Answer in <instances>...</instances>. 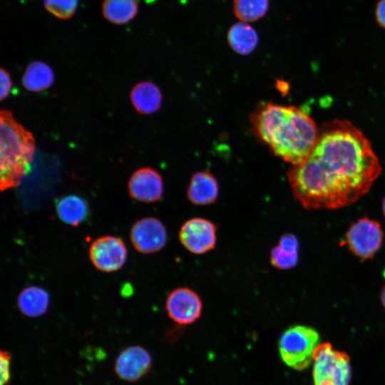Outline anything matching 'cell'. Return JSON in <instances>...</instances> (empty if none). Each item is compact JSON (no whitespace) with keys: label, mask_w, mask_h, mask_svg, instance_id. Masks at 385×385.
Returning a JSON list of instances; mask_svg holds the SVG:
<instances>
[{"label":"cell","mask_w":385,"mask_h":385,"mask_svg":"<svg viewBox=\"0 0 385 385\" xmlns=\"http://www.w3.org/2000/svg\"><path fill=\"white\" fill-rule=\"evenodd\" d=\"M381 172L362 132L346 120L324 123L317 142L287 175L297 202L308 210L349 206L370 190Z\"/></svg>","instance_id":"cell-1"},{"label":"cell","mask_w":385,"mask_h":385,"mask_svg":"<svg viewBox=\"0 0 385 385\" xmlns=\"http://www.w3.org/2000/svg\"><path fill=\"white\" fill-rule=\"evenodd\" d=\"M250 120L255 137L274 155L292 165L306 160L320 133L307 113L292 106L261 102Z\"/></svg>","instance_id":"cell-2"},{"label":"cell","mask_w":385,"mask_h":385,"mask_svg":"<svg viewBox=\"0 0 385 385\" xmlns=\"http://www.w3.org/2000/svg\"><path fill=\"white\" fill-rule=\"evenodd\" d=\"M35 140L9 110L0 113L1 190L19 185L29 172L35 153Z\"/></svg>","instance_id":"cell-3"},{"label":"cell","mask_w":385,"mask_h":385,"mask_svg":"<svg viewBox=\"0 0 385 385\" xmlns=\"http://www.w3.org/2000/svg\"><path fill=\"white\" fill-rule=\"evenodd\" d=\"M319 335L312 327L294 325L286 329L279 341V352L283 362L297 371L307 369L313 361Z\"/></svg>","instance_id":"cell-4"},{"label":"cell","mask_w":385,"mask_h":385,"mask_svg":"<svg viewBox=\"0 0 385 385\" xmlns=\"http://www.w3.org/2000/svg\"><path fill=\"white\" fill-rule=\"evenodd\" d=\"M351 374L349 356L345 352L328 342L317 346L313 353L314 385H349Z\"/></svg>","instance_id":"cell-5"},{"label":"cell","mask_w":385,"mask_h":385,"mask_svg":"<svg viewBox=\"0 0 385 385\" xmlns=\"http://www.w3.org/2000/svg\"><path fill=\"white\" fill-rule=\"evenodd\" d=\"M384 232L380 223L367 217L354 221L344 236L349 250L361 260L372 258L380 250Z\"/></svg>","instance_id":"cell-6"},{"label":"cell","mask_w":385,"mask_h":385,"mask_svg":"<svg viewBox=\"0 0 385 385\" xmlns=\"http://www.w3.org/2000/svg\"><path fill=\"white\" fill-rule=\"evenodd\" d=\"M217 231V227L212 221L202 217H193L182 225L179 240L190 252L202 255L215 248Z\"/></svg>","instance_id":"cell-7"},{"label":"cell","mask_w":385,"mask_h":385,"mask_svg":"<svg viewBox=\"0 0 385 385\" xmlns=\"http://www.w3.org/2000/svg\"><path fill=\"white\" fill-rule=\"evenodd\" d=\"M165 309L174 322L180 325H190L200 317L202 302L198 294L192 289L179 287L168 295Z\"/></svg>","instance_id":"cell-8"},{"label":"cell","mask_w":385,"mask_h":385,"mask_svg":"<svg viewBox=\"0 0 385 385\" xmlns=\"http://www.w3.org/2000/svg\"><path fill=\"white\" fill-rule=\"evenodd\" d=\"M127 248L123 241L115 236L96 239L89 249V257L99 270L111 272L120 270L127 259Z\"/></svg>","instance_id":"cell-9"},{"label":"cell","mask_w":385,"mask_h":385,"mask_svg":"<svg viewBox=\"0 0 385 385\" xmlns=\"http://www.w3.org/2000/svg\"><path fill=\"white\" fill-rule=\"evenodd\" d=\"M130 237L136 250L145 254L153 253L165 247L167 231L160 220L148 217L133 224Z\"/></svg>","instance_id":"cell-10"},{"label":"cell","mask_w":385,"mask_h":385,"mask_svg":"<svg viewBox=\"0 0 385 385\" xmlns=\"http://www.w3.org/2000/svg\"><path fill=\"white\" fill-rule=\"evenodd\" d=\"M152 367V358L147 349L139 345L130 346L118 356L114 371L121 379L133 382L147 374Z\"/></svg>","instance_id":"cell-11"},{"label":"cell","mask_w":385,"mask_h":385,"mask_svg":"<svg viewBox=\"0 0 385 385\" xmlns=\"http://www.w3.org/2000/svg\"><path fill=\"white\" fill-rule=\"evenodd\" d=\"M128 192L133 198L140 202H155L161 198L163 193V178L155 170L141 168L131 175Z\"/></svg>","instance_id":"cell-12"},{"label":"cell","mask_w":385,"mask_h":385,"mask_svg":"<svg viewBox=\"0 0 385 385\" xmlns=\"http://www.w3.org/2000/svg\"><path fill=\"white\" fill-rule=\"evenodd\" d=\"M219 185L215 177L207 170L194 173L190 180L187 197L195 205H208L216 202Z\"/></svg>","instance_id":"cell-13"},{"label":"cell","mask_w":385,"mask_h":385,"mask_svg":"<svg viewBox=\"0 0 385 385\" xmlns=\"http://www.w3.org/2000/svg\"><path fill=\"white\" fill-rule=\"evenodd\" d=\"M130 99L138 112L142 114H151L160 108L163 96L155 84L145 81L136 84L133 88Z\"/></svg>","instance_id":"cell-14"},{"label":"cell","mask_w":385,"mask_h":385,"mask_svg":"<svg viewBox=\"0 0 385 385\" xmlns=\"http://www.w3.org/2000/svg\"><path fill=\"white\" fill-rule=\"evenodd\" d=\"M299 241L292 233H285L270 252L272 265L279 270L295 267L299 260Z\"/></svg>","instance_id":"cell-15"},{"label":"cell","mask_w":385,"mask_h":385,"mask_svg":"<svg viewBox=\"0 0 385 385\" xmlns=\"http://www.w3.org/2000/svg\"><path fill=\"white\" fill-rule=\"evenodd\" d=\"M49 296L46 290L37 286L24 288L19 294L17 305L25 316L36 317L44 314L48 307Z\"/></svg>","instance_id":"cell-16"},{"label":"cell","mask_w":385,"mask_h":385,"mask_svg":"<svg viewBox=\"0 0 385 385\" xmlns=\"http://www.w3.org/2000/svg\"><path fill=\"white\" fill-rule=\"evenodd\" d=\"M227 41L236 53L247 55L256 48L259 36L256 30L248 23L239 21L229 29Z\"/></svg>","instance_id":"cell-17"},{"label":"cell","mask_w":385,"mask_h":385,"mask_svg":"<svg viewBox=\"0 0 385 385\" xmlns=\"http://www.w3.org/2000/svg\"><path fill=\"white\" fill-rule=\"evenodd\" d=\"M56 212L63 222L76 226L87 218L89 209L87 202L82 197L69 195L58 200Z\"/></svg>","instance_id":"cell-18"},{"label":"cell","mask_w":385,"mask_h":385,"mask_svg":"<svg viewBox=\"0 0 385 385\" xmlns=\"http://www.w3.org/2000/svg\"><path fill=\"white\" fill-rule=\"evenodd\" d=\"M54 73L51 68L41 61H34L28 65L22 77L23 86L32 92H39L51 86Z\"/></svg>","instance_id":"cell-19"},{"label":"cell","mask_w":385,"mask_h":385,"mask_svg":"<svg viewBox=\"0 0 385 385\" xmlns=\"http://www.w3.org/2000/svg\"><path fill=\"white\" fill-rule=\"evenodd\" d=\"M138 9L136 0H104L102 6L104 17L115 24H123L133 19Z\"/></svg>","instance_id":"cell-20"},{"label":"cell","mask_w":385,"mask_h":385,"mask_svg":"<svg viewBox=\"0 0 385 385\" xmlns=\"http://www.w3.org/2000/svg\"><path fill=\"white\" fill-rule=\"evenodd\" d=\"M269 6V0H233L235 16L246 23L255 22L264 17Z\"/></svg>","instance_id":"cell-21"},{"label":"cell","mask_w":385,"mask_h":385,"mask_svg":"<svg viewBox=\"0 0 385 385\" xmlns=\"http://www.w3.org/2000/svg\"><path fill=\"white\" fill-rule=\"evenodd\" d=\"M46 9L60 19H68L75 13L78 0H44Z\"/></svg>","instance_id":"cell-22"},{"label":"cell","mask_w":385,"mask_h":385,"mask_svg":"<svg viewBox=\"0 0 385 385\" xmlns=\"http://www.w3.org/2000/svg\"><path fill=\"white\" fill-rule=\"evenodd\" d=\"M0 366V385H8L11 381V355L7 351H1Z\"/></svg>","instance_id":"cell-23"},{"label":"cell","mask_w":385,"mask_h":385,"mask_svg":"<svg viewBox=\"0 0 385 385\" xmlns=\"http://www.w3.org/2000/svg\"><path fill=\"white\" fill-rule=\"evenodd\" d=\"M0 96L1 100L3 101L10 94L12 88V81L10 75L4 68H1L0 70Z\"/></svg>","instance_id":"cell-24"},{"label":"cell","mask_w":385,"mask_h":385,"mask_svg":"<svg viewBox=\"0 0 385 385\" xmlns=\"http://www.w3.org/2000/svg\"><path fill=\"white\" fill-rule=\"evenodd\" d=\"M375 18L379 26L385 29V0H379L375 9Z\"/></svg>","instance_id":"cell-25"},{"label":"cell","mask_w":385,"mask_h":385,"mask_svg":"<svg viewBox=\"0 0 385 385\" xmlns=\"http://www.w3.org/2000/svg\"><path fill=\"white\" fill-rule=\"evenodd\" d=\"M381 302L385 309V285L383 287L380 294Z\"/></svg>","instance_id":"cell-26"},{"label":"cell","mask_w":385,"mask_h":385,"mask_svg":"<svg viewBox=\"0 0 385 385\" xmlns=\"http://www.w3.org/2000/svg\"><path fill=\"white\" fill-rule=\"evenodd\" d=\"M381 207H382L383 215L385 217V196L382 199Z\"/></svg>","instance_id":"cell-27"}]
</instances>
